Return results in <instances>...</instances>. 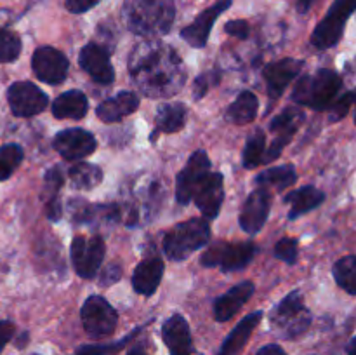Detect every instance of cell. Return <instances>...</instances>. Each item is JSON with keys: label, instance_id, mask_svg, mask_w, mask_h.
<instances>
[{"label": "cell", "instance_id": "33", "mask_svg": "<svg viewBox=\"0 0 356 355\" xmlns=\"http://www.w3.org/2000/svg\"><path fill=\"white\" fill-rule=\"evenodd\" d=\"M23 148L19 145H14V143L0 148V181L10 178V174L23 162Z\"/></svg>", "mask_w": 356, "mask_h": 355}, {"label": "cell", "instance_id": "25", "mask_svg": "<svg viewBox=\"0 0 356 355\" xmlns=\"http://www.w3.org/2000/svg\"><path fill=\"white\" fill-rule=\"evenodd\" d=\"M256 253L257 247L254 242H222L219 267H221V270L226 271V274H228V271L242 270V268H245L247 265L252 261Z\"/></svg>", "mask_w": 356, "mask_h": 355}, {"label": "cell", "instance_id": "24", "mask_svg": "<svg viewBox=\"0 0 356 355\" xmlns=\"http://www.w3.org/2000/svg\"><path fill=\"white\" fill-rule=\"evenodd\" d=\"M89 110V101L87 96L79 89L66 90V93L59 94L52 103V115L56 118H73V120H80L87 115Z\"/></svg>", "mask_w": 356, "mask_h": 355}, {"label": "cell", "instance_id": "7", "mask_svg": "<svg viewBox=\"0 0 356 355\" xmlns=\"http://www.w3.org/2000/svg\"><path fill=\"white\" fill-rule=\"evenodd\" d=\"M80 319L86 333L94 340L108 338L117 329L118 313L103 296H89L80 308Z\"/></svg>", "mask_w": 356, "mask_h": 355}, {"label": "cell", "instance_id": "41", "mask_svg": "<svg viewBox=\"0 0 356 355\" xmlns=\"http://www.w3.org/2000/svg\"><path fill=\"white\" fill-rule=\"evenodd\" d=\"M122 277V267L118 263H110L99 275V285L108 287V285H113L115 282L120 281Z\"/></svg>", "mask_w": 356, "mask_h": 355}, {"label": "cell", "instance_id": "16", "mask_svg": "<svg viewBox=\"0 0 356 355\" xmlns=\"http://www.w3.org/2000/svg\"><path fill=\"white\" fill-rule=\"evenodd\" d=\"M233 3V0H218L214 6L207 7L205 10H202L197 16V19L191 24H188L186 28H183L181 31V37L191 45V47L202 49L207 45L209 35H211L212 26H214L216 19L225 13L226 9H229Z\"/></svg>", "mask_w": 356, "mask_h": 355}, {"label": "cell", "instance_id": "20", "mask_svg": "<svg viewBox=\"0 0 356 355\" xmlns=\"http://www.w3.org/2000/svg\"><path fill=\"white\" fill-rule=\"evenodd\" d=\"M254 294V284L250 281L240 282L233 285L228 292L219 296L214 303V317L218 322H228L232 317L238 313V310L245 305Z\"/></svg>", "mask_w": 356, "mask_h": 355}, {"label": "cell", "instance_id": "23", "mask_svg": "<svg viewBox=\"0 0 356 355\" xmlns=\"http://www.w3.org/2000/svg\"><path fill=\"white\" fill-rule=\"evenodd\" d=\"M261 319H263V312H261V310L259 312H254V313H250V315L243 317V319L236 324L235 329L228 334V338L225 340V343H222L221 348H219L218 355H240L242 354L243 347L247 345L250 334H252V331L256 329L257 324L261 322Z\"/></svg>", "mask_w": 356, "mask_h": 355}, {"label": "cell", "instance_id": "40", "mask_svg": "<svg viewBox=\"0 0 356 355\" xmlns=\"http://www.w3.org/2000/svg\"><path fill=\"white\" fill-rule=\"evenodd\" d=\"M211 80H218L219 82V77L216 73H202L195 79L193 82V97L195 100H202V97L207 94V90L211 89Z\"/></svg>", "mask_w": 356, "mask_h": 355}, {"label": "cell", "instance_id": "32", "mask_svg": "<svg viewBox=\"0 0 356 355\" xmlns=\"http://www.w3.org/2000/svg\"><path fill=\"white\" fill-rule=\"evenodd\" d=\"M264 153H266V136L261 129H257L249 136L245 148H243V167L254 169L259 164H263Z\"/></svg>", "mask_w": 356, "mask_h": 355}, {"label": "cell", "instance_id": "14", "mask_svg": "<svg viewBox=\"0 0 356 355\" xmlns=\"http://www.w3.org/2000/svg\"><path fill=\"white\" fill-rule=\"evenodd\" d=\"M79 63L83 72L101 86H110L115 80V70L111 66L110 54L97 42L83 45L79 54Z\"/></svg>", "mask_w": 356, "mask_h": 355}, {"label": "cell", "instance_id": "22", "mask_svg": "<svg viewBox=\"0 0 356 355\" xmlns=\"http://www.w3.org/2000/svg\"><path fill=\"white\" fill-rule=\"evenodd\" d=\"M165 267L160 258H146L134 268L132 275V287L138 294L152 296L162 282V275Z\"/></svg>", "mask_w": 356, "mask_h": 355}, {"label": "cell", "instance_id": "35", "mask_svg": "<svg viewBox=\"0 0 356 355\" xmlns=\"http://www.w3.org/2000/svg\"><path fill=\"white\" fill-rule=\"evenodd\" d=\"M63 183H65V174H63L61 167H51L45 173L44 194H42V198L45 200V204L54 200V198H59V190H61Z\"/></svg>", "mask_w": 356, "mask_h": 355}, {"label": "cell", "instance_id": "2", "mask_svg": "<svg viewBox=\"0 0 356 355\" xmlns=\"http://www.w3.org/2000/svg\"><path fill=\"white\" fill-rule=\"evenodd\" d=\"M176 6L174 0H124L122 17L132 33L156 38L172 28Z\"/></svg>", "mask_w": 356, "mask_h": 355}, {"label": "cell", "instance_id": "18", "mask_svg": "<svg viewBox=\"0 0 356 355\" xmlns=\"http://www.w3.org/2000/svg\"><path fill=\"white\" fill-rule=\"evenodd\" d=\"M305 63L301 59L294 58H284L278 59V61L270 63L266 68L263 70L264 80H266V89L270 94L271 100L275 97H280L284 94V90L287 89L289 84L299 77Z\"/></svg>", "mask_w": 356, "mask_h": 355}, {"label": "cell", "instance_id": "28", "mask_svg": "<svg viewBox=\"0 0 356 355\" xmlns=\"http://www.w3.org/2000/svg\"><path fill=\"white\" fill-rule=\"evenodd\" d=\"M257 110H259V101H257L256 94L250 93V90H243L229 104V108L226 110V118L238 125L249 124L257 117Z\"/></svg>", "mask_w": 356, "mask_h": 355}, {"label": "cell", "instance_id": "19", "mask_svg": "<svg viewBox=\"0 0 356 355\" xmlns=\"http://www.w3.org/2000/svg\"><path fill=\"white\" fill-rule=\"evenodd\" d=\"M162 340L169 348L170 355H191V352H193L190 326H188L186 319L179 313H174L163 322Z\"/></svg>", "mask_w": 356, "mask_h": 355}, {"label": "cell", "instance_id": "27", "mask_svg": "<svg viewBox=\"0 0 356 355\" xmlns=\"http://www.w3.org/2000/svg\"><path fill=\"white\" fill-rule=\"evenodd\" d=\"M186 104L183 103H163L160 104L159 110H156L155 124H156V132H165V134H172V132L181 131L184 127V122H186Z\"/></svg>", "mask_w": 356, "mask_h": 355}, {"label": "cell", "instance_id": "36", "mask_svg": "<svg viewBox=\"0 0 356 355\" xmlns=\"http://www.w3.org/2000/svg\"><path fill=\"white\" fill-rule=\"evenodd\" d=\"M68 209H70V216H72V219L76 223V225H80V223L89 225L90 218H92L94 204H90V202L87 200H82V198H73V200L68 202Z\"/></svg>", "mask_w": 356, "mask_h": 355}, {"label": "cell", "instance_id": "11", "mask_svg": "<svg viewBox=\"0 0 356 355\" xmlns=\"http://www.w3.org/2000/svg\"><path fill=\"white\" fill-rule=\"evenodd\" d=\"M7 101L16 117H33L42 113L49 100L44 90L31 82H16L7 90Z\"/></svg>", "mask_w": 356, "mask_h": 355}, {"label": "cell", "instance_id": "37", "mask_svg": "<svg viewBox=\"0 0 356 355\" xmlns=\"http://www.w3.org/2000/svg\"><path fill=\"white\" fill-rule=\"evenodd\" d=\"M298 240L291 239V237H285V239L278 240L277 246H275V256L289 265H294L298 261Z\"/></svg>", "mask_w": 356, "mask_h": 355}, {"label": "cell", "instance_id": "12", "mask_svg": "<svg viewBox=\"0 0 356 355\" xmlns=\"http://www.w3.org/2000/svg\"><path fill=\"white\" fill-rule=\"evenodd\" d=\"M33 73L38 80L45 84H61L65 82L70 70V61L61 51L54 47H38L31 58Z\"/></svg>", "mask_w": 356, "mask_h": 355}, {"label": "cell", "instance_id": "17", "mask_svg": "<svg viewBox=\"0 0 356 355\" xmlns=\"http://www.w3.org/2000/svg\"><path fill=\"white\" fill-rule=\"evenodd\" d=\"M195 204L200 209L205 219L218 218L219 209L225 200V180L221 173H209L198 184L193 197Z\"/></svg>", "mask_w": 356, "mask_h": 355}, {"label": "cell", "instance_id": "42", "mask_svg": "<svg viewBox=\"0 0 356 355\" xmlns=\"http://www.w3.org/2000/svg\"><path fill=\"white\" fill-rule=\"evenodd\" d=\"M226 33L232 35V37L240 38V40H245L249 37L250 26L245 19H235V21H228L225 26Z\"/></svg>", "mask_w": 356, "mask_h": 355}, {"label": "cell", "instance_id": "38", "mask_svg": "<svg viewBox=\"0 0 356 355\" xmlns=\"http://www.w3.org/2000/svg\"><path fill=\"white\" fill-rule=\"evenodd\" d=\"M355 101H356V90H351V93H346L343 94V96L337 97V100L334 101L332 106L329 108L330 120L332 122L343 120V118L348 115V111H350V108L355 104Z\"/></svg>", "mask_w": 356, "mask_h": 355}, {"label": "cell", "instance_id": "31", "mask_svg": "<svg viewBox=\"0 0 356 355\" xmlns=\"http://www.w3.org/2000/svg\"><path fill=\"white\" fill-rule=\"evenodd\" d=\"M332 274L341 289H344L348 294L356 296V256L351 254L336 261Z\"/></svg>", "mask_w": 356, "mask_h": 355}, {"label": "cell", "instance_id": "44", "mask_svg": "<svg viewBox=\"0 0 356 355\" xmlns=\"http://www.w3.org/2000/svg\"><path fill=\"white\" fill-rule=\"evenodd\" d=\"M14 334V324L9 320H0V352L10 341Z\"/></svg>", "mask_w": 356, "mask_h": 355}, {"label": "cell", "instance_id": "46", "mask_svg": "<svg viewBox=\"0 0 356 355\" xmlns=\"http://www.w3.org/2000/svg\"><path fill=\"white\" fill-rule=\"evenodd\" d=\"M256 355H287L284 352V348L282 347H278V345H266V347H263L261 348L259 352H257Z\"/></svg>", "mask_w": 356, "mask_h": 355}, {"label": "cell", "instance_id": "3", "mask_svg": "<svg viewBox=\"0 0 356 355\" xmlns=\"http://www.w3.org/2000/svg\"><path fill=\"white\" fill-rule=\"evenodd\" d=\"M341 87H343V79L337 75V72L330 68H320L313 75L301 77L298 80L292 90V100L294 103L313 110H329L337 100Z\"/></svg>", "mask_w": 356, "mask_h": 355}, {"label": "cell", "instance_id": "4", "mask_svg": "<svg viewBox=\"0 0 356 355\" xmlns=\"http://www.w3.org/2000/svg\"><path fill=\"white\" fill-rule=\"evenodd\" d=\"M211 239V226L205 218H191L174 226L163 237V251L174 261H184L195 251L207 246Z\"/></svg>", "mask_w": 356, "mask_h": 355}, {"label": "cell", "instance_id": "49", "mask_svg": "<svg viewBox=\"0 0 356 355\" xmlns=\"http://www.w3.org/2000/svg\"><path fill=\"white\" fill-rule=\"evenodd\" d=\"M127 355H148L145 350H141V348H132V350L127 352Z\"/></svg>", "mask_w": 356, "mask_h": 355}, {"label": "cell", "instance_id": "39", "mask_svg": "<svg viewBox=\"0 0 356 355\" xmlns=\"http://www.w3.org/2000/svg\"><path fill=\"white\" fill-rule=\"evenodd\" d=\"M131 340V336H127L125 340L117 341L113 345H86V347L79 348L75 355H106V354H115V352L120 350L127 341Z\"/></svg>", "mask_w": 356, "mask_h": 355}, {"label": "cell", "instance_id": "13", "mask_svg": "<svg viewBox=\"0 0 356 355\" xmlns=\"http://www.w3.org/2000/svg\"><path fill=\"white\" fill-rule=\"evenodd\" d=\"M56 152L65 160H82L83 157H89L96 150L97 141L89 131L83 129H65L58 132L52 141Z\"/></svg>", "mask_w": 356, "mask_h": 355}, {"label": "cell", "instance_id": "45", "mask_svg": "<svg viewBox=\"0 0 356 355\" xmlns=\"http://www.w3.org/2000/svg\"><path fill=\"white\" fill-rule=\"evenodd\" d=\"M344 77H346L348 82L356 89V58L346 63V66H344Z\"/></svg>", "mask_w": 356, "mask_h": 355}, {"label": "cell", "instance_id": "48", "mask_svg": "<svg viewBox=\"0 0 356 355\" xmlns=\"http://www.w3.org/2000/svg\"><path fill=\"white\" fill-rule=\"evenodd\" d=\"M346 354L348 355H356V336L350 341V343L346 345Z\"/></svg>", "mask_w": 356, "mask_h": 355}, {"label": "cell", "instance_id": "47", "mask_svg": "<svg viewBox=\"0 0 356 355\" xmlns=\"http://www.w3.org/2000/svg\"><path fill=\"white\" fill-rule=\"evenodd\" d=\"M316 0H298V10L301 14H305V13H308L309 9H312V6L313 3H315Z\"/></svg>", "mask_w": 356, "mask_h": 355}, {"label": "cell", "instance_id": "30", "mask_svg": "<svg viewBox=\"0 0 356 355\" xmlns=\"http://www.w3.org/2000/svg\"><path fill=\"white\" fill-rule=\"evenodd\" d=\"M296 180H298V174H296L294 166L285 164V166L271 167V169L261 173L256 178V183L264 188L273 187L277 190H287V188H291L296 183Z\"/></svg>", "mask_w": 356, "mask_h": 355}, {"label": "cell", "instance_id": "1", "mask_svg": "<svg viewBox=\"0 0 356 355\" xmlns=\"http://www.w3.org/2000/svg\"><path fill=\"white\" fill-rule=\"evenodd\" d=\"M129 73L143 94L169 97L186 82V68L176 49L159 38H146L134 45L129 56Z\"/></svg>", "mask_w": 356, "mask_h": 355}, {"label": "cell", "instance_id": "10", "mask_svg": "<svg viewBox=\"0 0 356 355\" xmlns=\"http://www.w3.org/2000/svg\"><path fill=\"white\" fill-rule=\"evenodd\" d=\"M302 122H305V111H301L299 108H285L282 113H278L271 120L270 129L277 136H275V141L271 143V146L264 153V164L275 162L282 155V150L291 143L292 136L296 134V131H298Z\"/></svg>", "mask_w": 356, "mask_h": 355}, {"label": "cell", "instance_id": "34", "mask_svg": "<svg viewBox=\"0 0 356 355\" xmlns=\"http://www.w3.org/2000/svg\"><path fill=\"white\" fill-rule=\"evenodd\" d=\"M21 54V38L13 30H0V63H13Z\"/></svg>", "mask_w": 356, "mask_h": 355}, {"label": "cell", "instance_id": "29", "mask_svg": "<svg viewBox=\"0 0 356 355\" xmlns=\"http://www.w3.org/2000/svg\"><path fill=\"white\" fill-rule=\"evenodd\" d=\"M68 176L75 190H92L103 181V171L96 164L79 162L70 167Z\"/></svg>", "mask_w": 356, "mask_h": 355}, {"label": "cell", "instance_id": "21", "mask_svg": "<svg viewBox=\"0 0 356 355\" xmlns=\"http://www.w3.org/2000/svg\"><path fill=\"white\" fill-rule=\"evenodd\" d=\"M139 106V96L131 90H120L113 97L104 100L99 106L96 108V115L104 124H113V122L122 120L127 115L134 113Z\"/></svg>", "mask_w": 356, "mask_h": 355}, {"label": "cell", "instance_id": "9", "mask_svg": "<svg viewBox=\"0 0 356 355\" xmlns=\"http://www.w3.org/2000/svg\"><path fill=\"white\" fill-rule=\"evenodd\" d=\"M209 173H211V159L204 150H197L188 159L184 169L177 174L176 198L181 205H186L193 200L198 184Z\"/></svg>", "mask_w": 356, "mask_h": 355}, {"label": "cell", "instance_id": "43", "mask_svg": "<svg viewBox=\"0 0 356 355\" xmlns=\"http://www.w3.org/2000/svg\"><path fill=\"white\" fill-rule=\"evenodd\" d=\"M101 0H65V6L70 13L73 14H82L87 13L89 9H92L94 6H97Z\"/></svg>", "mask_w": 356, "mask_h": 355}, {"label": "cell", "instance_id": "5", "mask_svg": "<svg viewBox=\"0 0 356 355\" xmlns=\"http://www.w3.org/2000/svg\"><path fill=\"white\" fill-rule=\"evenodd\" d=\"M312 313L306 308L301 291H292L271 312V326L284 340H294L308 331Z\"/></svg>", "mask_w": 356, "mask_h": 355}, {"label": "cell", "instance_id": "6", "mask_svg": "<svg viewBox=\"0 0 356 355\" xmlns=\"http://www.w3.org/2000/svg\"><path fill=\"white\" fill-rule=\"evenodd\" d=\"M356 10V0H336L327 16L316 24L312 33V44L316 49H330L343 38L344 26Z\"/></svg>", "mask_w": 356, "mask_h": 355}, {"label": "cell", "instance_id": "26", "mask_svg": "<svg viewBox=\"0 0 356 355\" xmlns=\"http://www.w3.org/2000/svg\"><path fill=\"white\" fill-rule=\"evenodd\" d=\"M323 200H325V194L320 191L318 188L312 187V184L291 191V194L285 197V202L291 204L289 219H298L299 216L306 214V212L313 211V209H316L318 205H322Z\"/></svg>", "mask_w": 356, "mask_h": 355}, {"label": "cell", "instance_id": "50", "mask_svg": "<svg viewBox=\"0 0 356 355\" xmlns=\"http://www.w3.org/2000/svg\"><path fill=\"white\" fill-rule=\"evenodd\" d=\"M353 106H355V115H353V118H355V124H356V101H355Z\"/></svg>", "mask_w": 356, "mask_h": 355}, {"label": "cell", "instance_id": "15", "mask_svg": "<svg viewBox=\"0 0 356 355\" xmlns=\"http://www.w3.org/2000/svg\"><path fill=\"white\" fill-rule=\"evenodd\" d=\"M271 194L268 188H257L249 197L245 198L240 211V226L249 235H256L263 230L266 223L268 214H270Z\"/></svg>", "mask_w": 356, "mask_h": 355}, {"label": "cell", "instance_id": "8", "mask_svg": "<svg viewBox=\"0 0 356 355\" xmlns=\"http://www.w3.org/2000/svg\"><path fill=\"white\" fill-rule=\"evenodd\" d=\"M106 246H104L103 237H75L70 247V256H72L73 268L76 275L82 278H92L99 270L101 263L104 260Z\"/></svg>", "mask_w": 356, "mask_h": 355}]
</instances>
